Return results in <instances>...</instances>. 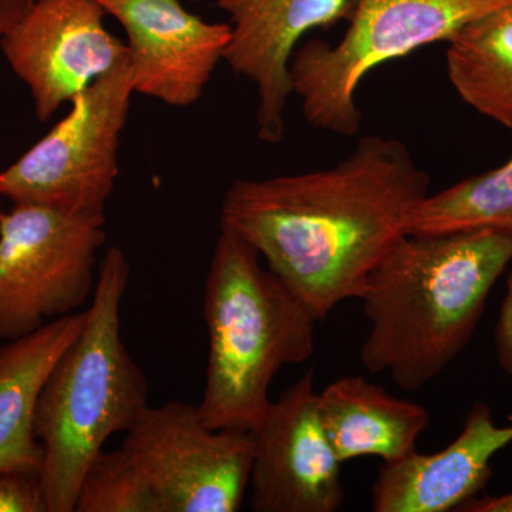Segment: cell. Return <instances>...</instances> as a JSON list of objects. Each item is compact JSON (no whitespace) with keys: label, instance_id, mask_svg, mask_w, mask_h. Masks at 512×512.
<instances>
[{"label":"cell","instance_id":"1","mask_svg":"<svg viewBox=\"0 0 512 512\" xmlns=\"http://www.w3.org/2000/svg\"><path fill=\"white\" fill-rule=\"evenodd\" d=\"M430 175L397 138H360L333 167L234 181L221 228L251 244L318 320L357 299L367 276L406 234Z\"/></svg>","mask_w":512,"mask_h":512},{"label":"cell","instance_id":"2","mask_svg":"<svg viewBox=\"0 0 512 512\" xmlns=\"http://www.w3.org/2000/svg\"><path fill=\"white\" fill-rule=\"evenodd\" d=\"M511 262V239L494 232L404 235L357 296L370 322L367 372L406 392L433 382L467 348Z\"/></svg>","mask_w":512,"mask_h":512},{"label":"cell","instance_id":"3","mask_svg":"<svg viewBox=\"0 0 512 512\" xmlns=\"http://www.w3.org/2000/svg\"><path fill=\"white\" fill-rule=\"evenodd\" d=\"M130 271L123 249H107L82 332L40 393L35 430L43 448L39 477L47 512L76 511L80 484L94 458L150 406L147 376L121 339V302Z\"/></svg>","mask_w":512,"mask_h":512},{"label":"cell","instance_id":"4","mask_svg":"<svg viewBox=\"0 0 512 512\" xmlns=\"http://www.w3.org/2000/svg\"><path fill=\"white\" fill-rule=\"evenodd\" d=\"M210 353L198 406L214 430L255 429L282 367L311 359L319 322L245 239L221 228L204 286Z\"/></svg>","mask_w":512,"mask_h":512},{"label":"cell","instance_id":"5","mask_svg":"<svg viewBox=\"0 0 512 512\" xmlns=\"http://www.w3.org/2000/svg\"><path fill=\"white\" fill-rule=\"evenodd\" d=\"M512 0H359L335 45L311 40L291 60L292 92L312 127L338 136L359 133L356 94L376 67L421 47L448 42L461 29Z\"/></svg>","mask_w":512,"mask_h":512},{"label":"cell","instance_id":"6","mask_svg":"<svg viewBox=\"0 0 512 512\" xmlns=\"http://www.w3.org/2000/svg\"><path fill=\"white\" fill-rule=\"evenodd\" d=\"M133 94L127 59L74 97L69 113L0 171V197L72 215L104 214Z\"/></svg>","mask_w":512,"mask_h":512},{"label":"cell","instance_id":"7","mask_svg":"<svg viewBox=\"0 0 512 512\" xmlns=\"http://www.w3.org/2000/svg\"><path fill=\"white\" fill-rule=\"evenodd\" d=\"M106 215L13 204L0 217V340L74 313L96 286Z\"/></svg>","mask_w":512,"mask_h":512},{"label":"cell","instance_id":"8","mask_svg":"<svg viewBox=\"0 0 512 512\" xmlns=\"http://www.w3.org/2000/svg\"><path fill=\"white\" fill-rule=\"evenodd\" d=\"M121 448L150 481L165 512H237L251 478L254 440L247 430H214L197 404L148 406Z\"/></svg>","mask_w":512,"mask_h":512},{"label":"cell","instance_id":"9","mask_svg":"<svg viewBox=\"0 0 512 512\" xmlns=\"http://www.w3.org/2000/svg\"><path fill=\"white\" fill-rule=\"evenodd\" d=\"M99 0H35L0 39L3 56L28 87L37 120L52 119L104 74L128 59L106 28Z\"/></svg>","mask_w":512,"mask_h":512},{"label":"cell","instance_id":"10","mask_svg":"<svg viewBox=\"0 0 512 512\" xmlns=\"http://www.w3.org/2000/svg\"><path fill=\"white\" fill-rule=\"evenodd\" d=\"M251 434L252 511L335 512L342 507V463L320 423L313 370L269 404Z\"/></svg>","mask_w":512,"mask_h":512},{"label":"cell","instance_id":"11","mask_svg":"<svg viewBox=\"0 0 512 512\" xmlns=\"http://www.w3.org/2000/svg\"><path fill=\"white\" fill-rule=\"evenodd\" d=\"M127 35L134 93L170 107L194 106L218 64L232 29L185 9L181 0H99Z\"/></svg>","mask_w":512,"mask_h":512},{"label":"cell","instance_id":"12","mask_svg":"<svg viewBox=\"0 0 512 512\" xmlns=\"http://www.w3.org/2000/svg\"><path fill=\"white\" fill-rule=\"evenodd\" d=\"M359 0H217L229 16L232 35L225 60L232 72L254 84L256 127L266 143L285 136L293 94L291 60L299 40L313 29L349 22Z\"/></svg>","mask_w":512,"mask_h":512},{"label":"cell","instance_id":"13","mask_svg":"<svg viewBox=\"0 0 512 512\" xmlns=\"http://www.w3.org/2000/svg\"><path fill=\"white\" fill-rule=\"evenodd\" d=\"M512 443V426H498L485 403L471 407L456 440L434 454L383 463L373 484L375 512L457 511L478 497L493 474L491 461Z\"/></svg>","mask_w":512,"mask_h":512},{"label":"cell","instance_id":"14","mask_svg":"<svg viewBox=\"0 0 512 512\" xmlns=\"http://www.w3.org/2000/svg\"><path fill=\"white\" fill-rule=\"evenodd\" d=\"M86 316L70 313L0 348V473L40 476L37 402L57 360L82 332Z\"/></svg>","mask_w":512,"mask_h":512},{"label":"cell","instance_id":"15","mask_svg":"<svg viewBox=\"0 0 512 512\" xmlns=\"http://www.w3.org/2000/svg\"><path fill=\"white\" fill-rule=\"evenodd\" d=\"M318 413L340 463L363 456L393 463L416 450L429 427L426 407L387 393L362 376H345L318 393Z\"/></svg>","mask_w":512,"mask_h":512},{"label":"cell","instance_id":"16","mask_svg":"<svg viewBox=\"0 0 512 512\" xmlns=\"http://www.w3.org/2000/svg\"><path fill=\"white\" fill-rule=\"evenodd\" d=\"M447 45V76L460 99L512 131V5L474 20Z\"/></svg>","mask_w":512,"mask_h":512},{"label":"cell","instance_id":"17","mask_svg":"<svg viewBox=\"0 0 512 512\" xmlns=\"http://www.w3.org/2000/svg\"><path fill=\"white\" fill-rule=\"evenodd\" d=\"M490 231L512 241V156L500 167L427 195L410 212L407 235Z\"/></svg>","mask_w":512,"mask_h":512},{"label":"cell","instance_id":"18","mask_svg":"<svg viewBox=\"0 0 512 512\" xmlns=\"http://www.w3.org/2000/svg\"><path fill=\"white\" fill-rule=\"evenodd\" d=\"M76 512H165L150 481L123 448L101 451L84 474Z\"/></svg>","mask_w":512,"mask_h":512},{"label":"cell","instance_id":"19","mask_svg":"<svg viewBox=\"0 0 512 512\" xmlns=\"http://www.w3.org/2000/svg\"><path fill=\"white\" fill-rule=\"evenodd\" d=\"M0 512H47L40 477L0 473Z\"/></svg>","mask_w":512,"mask_h":512},{"label":"cell","instance_id":"20","mask_svg":"<svg viewBox=\"0 0 512 512\" xmlns=\"http://www.w3.org/2000/svg\"><path fill=\"white\" fill-rule=\"evenodd\" d=\"M494 339L498 363L512 377V274L507 279V292L501 303Z\"/></svg>","mask_w":512,"mask_h":512},{"label":"cell","instance_id":"21","mask_svg":"<svg viewBox=\"0 0 512 512\" xmlns=\"http://www.w3.org/2000/svg\"><path fill=\"white\" fill-rule=\"evenodd\" d=\"M457 512H512V491L507 494L471 498L458 507Z\"/></svg>","mask_w":512,"mask_h":512},{"label":"cell","instance_id":"22","mask_svg":"<svg viewBox=\"0 0 512 512\" xmlns=\"http://www.w3.org/2000/svg\"><path fill=\"white\" fill-rule=\"evenodd\" d=\"M35 0H0V39L19 22Z\"/></svg>","mask_w":512,"mask_h":512},{"label":"cell","instance_id":"23","mask_svg":"<svg viewBox=\"0 0 512 512\" xmlns=\"http://www.w3.org/2000/svg\"><path fill=\"white\" fill-rule=\"evenodd\" d=\"M0 200H2V197H0ZM2 207H0V217H2Z\"/></svg>","mask_w":512,"mask_h":512},{"label":"cell","instance_id":"24","mask_svg":"<svg viewBox=\"0 0 512 512\" xmlns=\"http://www.w3.org/2000/svg\"><path fill=\"white\" fill-rule=\"evenodd\" d=\"M194 2H197V0H194Z\"/></svg>","mask_w":512,"mask_h":512}]
</instances>
